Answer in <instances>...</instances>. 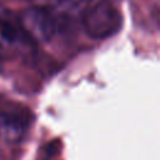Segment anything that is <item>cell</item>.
I'll return each mask as SVG.
<instances>
[{
    "mask_svg": "<svg viewBox=\"0 0 160 160\" xmlns=\"http://www.w3.org/2000/svg\"><path fill=\"white\" fill-rule=\"evenodd\" d=\"M32 1H38V2H48V1H54V0H32Z\"/></svg>",
    "mask_w": 160,
    "mask_h": 160,
    "instance_id": "5",
    "label": "cell"
},
{
    "mask_svg": "<svg viewBox=\"0 0 160 160\" xmlns=\"http://www.w3.org/2000/svg\"><path fill=\"white\" fill-rule=\"evenodd\" d=\"M20 24L34 42H48L52 40L59 30L56 16L42 6L25 9L19 16Z\"/></svg>",
    "mask_w": 160,
    "mask_h": 160,
    "instance_id": "3",
    "label": "cell"
},
{
    "mask_svg": "<svg viewBox=\"0 0 160 160\" xmlns=\"http://www.w3.org/2000/svg\"><path fill=\"white\" fill-rule=\"evenodd\" d=\"M0 70H1V68H0Z\"/></svg>",
    "mask_w": 160,
    "mask_h": 160,
    "instance_id": "6",
    "label": "cell"
},
{
    "mask_svg": "<svg viewBox=\"0 0 160 160\" xmlns=\"http://www.w3.org/2000/svg\"><path fill=\"white\" fill-rule=\"evenodd\" d=\"M31 112L25 108H12L0 112V135L10 142L16 144L22 140L31 124Z\"/></svg>",
    "mask_w": 160,
    "mask_h": 160,
    "instance_id": "4",
    "label": "cell"
},
{
    "mask_svg": "<svg viewBox=\"0 0 160 160\" xmlns=\"http://www.w3.org/2000/svg\"><path fill=\"white\" fill-rule=\"evenodd\" d=\"M32 40L22 29L19 16L8 10H0V56H16L26 52Z\"/></svg>",
    "mask_w": 160,
    "mask_h": 160,
    "instance_id": "2",
    "label": "cell"
},
{
    "mask_svg": "<svg viewBox=\"0 0 160 160\" xmlns=\"http://www.w3.org/2000/svg\"><path fill=\"white\" fill-rule=\"evenodd\" d=\"M80 18L85 32L96 40L115 35L121 26V15L109 0H99Z\"/></svg>",
    "mask_w": 160,
    "mask_h": 160,
    "instance_id": "1",
    "label": "cell"
}]
</instances>
